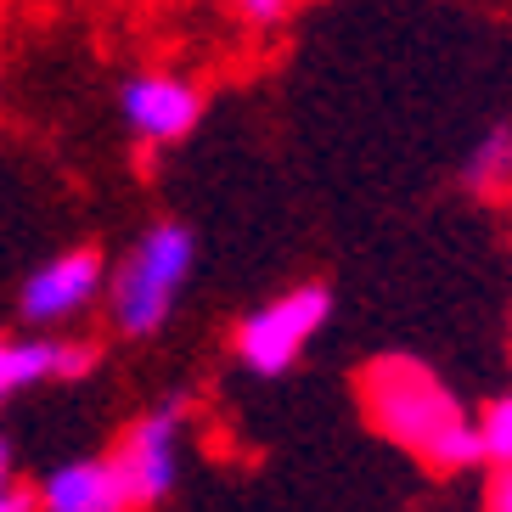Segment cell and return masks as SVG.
Wrapping results in <instances>:
<instances>
[{
	"label": "cell",
	"mask_w": 512,
	"mask_h": 512,
	"mask_svg": "<svg viewBox=\"0 0 512 512\" xmlns=\"http://www.w3.org/2000/svg\"><path fill=\"white\" fill-rule=\"evenodd\" d=\"M361 406L383 439L417 451L422 462L445 467H473L479 462V428L462 417V406L451 400V389L411 355H383L361 372Z\"/></svg>",
	"instance_id": "1"
},
{
	"label": "cell",
	"mask_w": 512,
	"mask_h": 512,
	"mask_svg": "<svg viewBox=\"0 0 512 512\" xmlns=\"http://www.w3.org/2000/svg\"><path fill=\"white\" fill-rule=\"evenodd\" d=\"M192 259H197L192 231H186L181 220H158V226L130 248L119 276H113V321H119V332L147 338V332L164 327L169 310H175V293H181L186 276H192Z\"/></svg>",
	"instance_id": "2"
},
{
	"label": "cell",
	"mask_w": 512,
	"mask_h": 512,
	"mask_svg": "<svg viewBox=\"0 0 512 512\" xmlns=\"http://www.w3.org/2000/svg\"><path fill=\"white\" fill-rule=\"evenodd\" d=\"M327 316H332V293L316 287V282L293 287V293H282V299H271V304H259L254 316L237 327L242 366L259 372V377L287 372V366L304 355V344L327 327Z\"/></svg>",
	"instance_id": "3"
},
{
	"label": "cell",
	"mask_w": 512,
	"mask_h": 512,
	"mask_svg": "<svg viewBox=\"0 0 512 512\" xmlns=\"http://www.w3.org/2000/svg\"><path fill=\"white\" fill-rule=\"evenodd\" d=\"M181 428H186V406L181 400H164L152 406L147 417H136L124 428L119 451L107 456L113 473H119L130 507H152L175 490V473H181Z\"/></svg>",
	"instance_id": "4"
},
{
	"label": "cell",
	"mask_w": 512,
	"mask_h": 512,
	"mask_svg": "<svg viewBox=\"0 0 512 512\" xmlns=\"http://www.w3.org/2000/svg\"><path fill=\"white\" fill-rule=\"evenodd\" d=\"M119 113L141 141L164 147V141H181L197 130V119H203V91L186 85L181 74H136L119 91Z\"/></svg>",
	"instance_id": "5"
},
{
	"label": "cell",
	"mask_w": 512,
	"mask_h": 512,
	"mask_svg": "<svg viewBox=\"0 0 512 512\" xmlns=\"http://www.w3.org/2000/svg\"><path fill=\"white\" fill-rule=\"evenodd\" d=\"M96 287H102V254H96V248H74V254L40 265V271L23 282V293H17V316L34 321V327L68 321V316H79V310L96 299Z\"/></svg>",
	"instance_id": "6"
},
{
	"label": "cell",
	"mask_w": 512,
	"mask_h": 512,
	"mask_svg": "<svg viewBox=\"0 0 512 512\" xmlns=\"http://www.w3.org/2000/svg\"><path fill=\"white\" fill-rule=\"evenodd\" d=\"M34 507H40V512H136L107 456L62 462L57 473L40 484V501H34Z\"/></svg>",
	"instance_id": "7"
},
{
	"label": "cell",
	"mask_w": 512,
	"mask_h": 512,
	"mask_svg": "<svg viewBox=\"0 0 512 512\" xmlns=\"http://www.w3.org/2000/svg\"><path fill=\"white\" fill-rule=\"evenodd\" d=\"M467 186L484 197H496L501 186H512V130H490L479 147L467 152Z\"/></svg>",
	"instance_id": "8"
},
{
	"label": "cell",
	"mask_w": 512,
	"mask_h": 512,
	"mask_svg": "<svg viewBox=\"0 0 512 512\" xmlns=\"http://www.w3.org/2000/svg\"><path fill=\"white\" fill-rule=\"evenodd\" d=\"M473 428H479V451L496 467H512V394H496Z\"/></svg>",
	"instance_id": "9"
},
{
	"label": "cell",
	"mask_w": 512,
	"mask_h": 512,
	"mask_svg": "<svg viewBox=\"0 0 512 512\" xmlns=\"http://www.w3.org/2000/svg\"><path fill=\"white\" fill-rule=\"evenodd\" d=\"M237 17H242V23H282L287 6H282V0H242Z\"/></svg>",
	"instance_id": "10"
},
{
	"label": "cell",
	"mask_w": 512,
	"mask_h": 512,
	"mask_svg": "<svg viewBox=\"0 0 512 512\" xmlns=\"http://www.w3.org/2000/svg\"><path fill=\"white\" fill-rule=\"evenodd\" d=\"M490 512H512V467H496V479H490V496H484Z\"/></svg>",
	"instance_id": "11"
},
{
	"label": "cell",
	"mask_w": 512,
	"mask_h": 512,
	"mask_svg": "<svg viewBox=\"0 0 512 512\" xmlns=\"http://www.w3.org/2000/svg\"><path fill=\"white\" fill-rule=\"evenodd\" d=\"M0 512H34V496H23V490L6 484V490H0Z\"/></svg>",
	"instance_id": "12"
},
{
	"label": "cell",
	"mask_w": 512,
	"mask_h": 512,
	"mask_svg": "<svg viewBox=\"0 0 512 512\" xmlns=\"http://www.w3.org/2000/svg\"><path fill=\"white\" fill-rule=\"evenodd\" d=\"M6 484H12V445L0 439V490H6Z\"/></svg>",
	"instance_id": "13"
},
{
	"label": "cell",
	"mask_w": 512,
	"mask_h": 512,
	"mask_svg": "<svg viewBox=\"0 0 512 512\" xmlns=\"http://www.w3.org/2000/svg\"><path fill=\"white\" fill-rule=\"evenodd\" d=\"M6 344H12V338H0V400L12 394V372H6Z\"/></svg>",
	"instance_id": "14"
}]
</instances>
